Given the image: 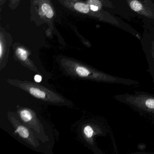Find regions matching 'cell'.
Returning <instances> with one entry per match:
<instances>
[{
	"label": "cell",
	"instance_id": "obj_5",
	"mask_svg": "<svg viewBox=\"0 0 154 154\" xmlns=\"http://www.w3.org/2000/svg\"><path fill=\"white\" fill-rule=\"evenodd\" d=\"M29 91L31 95L38 99H44L46 97L45 92L36 87H30L29 89Z\"/></svg>",
	"mask_w": 154,
	"mask_h": 154
},
{
	"label": "cell",
	"instance_id": "obj_7",
	"mask_svg": "<svg viewBox=\"0 0 154 154\" xmlns=\"http://www.w3.org/2000/svg\"><path fill=\"white\" fill-rule=\"evenodd\" d=\"M15 133H18L19 135L23 138H27L29 135L28 130L23 126H19L15 131Z\"/></svg>",
	"mask_w": 154,
	"mask_h": 154
},
{
	"label": "cell",
	"instance_id": "obj_3",
	"mask_svg": "<svg viewBox=\"0 0 154 154\" xmlns=\"http://www.w3.org/2000/svg\"><path fill=\"white\" fill-rule=\"evenodd\" d=\"M62 5L77 14L98 19L102 21L112 22L103 12L93 11L88 4L80 0H59Z\"/></svg>",
	"mask_w": 154,
	"mask_h": 154
},
{
	"label": "cell",
	"instance_id": "obj_12",
	"mask_svg": "<svg viewBox=\"0 0 154 154\" xmlns=\"http://www.w3.org/2000/svg\"><path fill=\"white\" fill-rule=\"evenodd\" d=\"M100 1L102 3H104L105 6H108V2H107L106 0H100Z\"/></svg>",
	"mask_w": 154,
	"mask_h": 154
},
{
	"label": "cell",
	"instance_id": "obj_13",
	"mask_svg": "<svg viewBox=\"0 0 154 154\" xmlns=\"http://www.w3.org/2000/svg\"><path fill=\"white\" fill-rule=\"evenodd\" d=\"M0 1H1V5L2 6L3 3H4V2L6 1V0H0Z\"/></svg>",
	"mask_w": 154,
	"mask_h": 154
},
{
	"label": "cell",
	"instance_id": "obj_2",
	"mask_svg": "<svg viewBox=\"0 0 154 154\" xmlns=\"http://www.w3.org/2000/svg\"><path fill=\"white\" fill-rule=\"evenodd\" d=\"M32 16L35 15L42 22H45L48 25L49 33L51 34L53 27V21L55 12L54 8L50 0H31ZM41 22H42L41 21Z\"/></svg>",
	"mask_w": 154,
	"mask_h": 154
},
{
	"label": "cell",
	"instance_id": "obj_11",
	"mask_svg": "<svg viewBox=\"0 0 154 154\" xmlns=\"http://www.w3.org/2000/svg\"><path fill=\"white\" fill-rule=\"evenodd\" d=\"M42 77H41V75H36L34 77V80L36 82H40L42 81Z\"/></svg>",
	"mask_w": 154,
	"mask_h": 154
},
{
	"label": "cell",
	"instance_id": "obj_6",
	"mask_svg": "<svg viewBox=\"0 0 154 154\" xmlns=\"http://www.w3.org/2000/svg\"><path fill=\"white\" fill-rule=\"evenodd\" d=\"M16 55L18 58L22 61H26L28 57V52L23 47L17 48L16 50Z\"/></svg>",
	"mask_w": 154,
	"mask_h": 154
},
{
	"label": "cell",
	"instance_id": "obj_1",
	"mask_svg": "<svg viewBox=\"0 0 154 154\" xmlns=\"http://www.w3.org/2000/svg\"><path fill=\"white\" fill-rule=\"evenodd\" d=\"M114 98L138 112L149 115L154 119V95L139 91L134 94H118L115 95Z\"/></svg>",
	"mask_w": 154,
	"mask_h": 154
},
{
	"label": "cell",
	"instance_id": "obj_10",
	"mask_svg": "<svg viewBox=\"0 0 154 154\" xmlns=\"http://www.w3.org/2000/svg\"><path fill=\"white\" fill-rule=\"evenodd\" d=\"M21 0H10L9 7L12 9H15L18 6Z\"/></svg>",
	"mask_w": 154,
	"mask_h": 154
},
{
	"label": "cell",
	"instance_id": "obj_8",
	"mask_svg": "<svg viewBox=\"0 0 154 154\" xmlns=\"http://www.w3.org/2000/svg\"><path fill=\"white\" fill-rule=\"evenodd\" d=\"M20 116L21 119L25 122L30 121L33 119V116L31 112L27 110L24 109L20 112Z\"/></svg>",
	"mask_w": 154,
	"mask_h": 154
},
{
	"label": "cell",
	"instance_id": "obj_9",
	"mask_svg": "<svg viewBox=\"0 0 154 154\" xmlns=\"http://www.w3.org/2000/svg\"><path fill=\"white\" fill-rule=\"evenodd\" d=\"M84 133L88 138H91L93 136L94 131L91 126L88 125L85 126L84 129Z\"/></svg>",
	"mask_w": 154,
	"mask_h": 154
},
{
	"label": "cell",
	"instance_id": "obj_4",
	"mask_svg": "<svg viewBox=\"0 0 154 154\" xmlns=\"http://www.w3.org/2000/svg\"><path fill=\"white\" fill-rule=\"evenodd\" d=\"M129 5L131 8L140 15H143L149 18L154 19V14L152 11L146 8L138 0H129Z\"/></svg>",
	"mask_w": 154,
	"mask_h": 154
}]
</instances>
